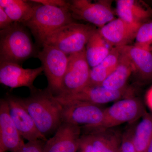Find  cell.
I'll return each mask as SVG.
<instances>
[{"instance_id":"obj_1","label":"cell","mask_w":152,"mask_h":152,"mask_svg":"<svg viewBox=\"0 0 152 152\" xmlns=\"http://www.w3.org/2000/svg\"><path fill=\"white\" fill-rule=\"evenodd\" d=\"M28 97L20 98L38 131L47 138L56 133L62 123L63 106L47 88L30 90Z\"/></svg>"},{"instance_id":"obj_2","label":"cell","mask_w":152,"mask_h":152,"mask_svg":"<svg viewBox=\"0 0 152 152\" xmlns=\"http://www.w3.org/2000/svg\"><path fill=\"white\" fill-rule=\"evenodd\" d=\"M38 52L23 24L14 22L0 31V62L20 65L31 57H37Z\"/></svg>"},{"instance_id":"obj_3","label":"cell","mask_w":152,"mask_h":152,"mask_svg":"<svg viewBox=\"0 0 152 152\" xmlns=\"http://www.w3.org/2000/svg\"><path fill=\"white\" fill-rule=\"evenodd\" d=\"M74 22L68 7L41 4L32 17L23 25L28 28L36 42L42 47L49 36L65 25Z\"/></svg>"},{"instance_id":"obj_4","label":"cell","mask_w":152,"mask_h":152,"mask_svg":"<svg viewBox=\"0 0 152 152\" xmlns=\"http://www.w3.org/2000/svg\"><path fill=\"white\" fill-rule=\"evenodd\" d=\"M96 29L89 24L72 22L52 33L44 45L56 48L66 55L77 53L86 49L88 41Z\"/></svg>"},{"instance_id":"obj_5","label":"cell","mask_w":152,"mask_h":152,"mask_svg":"<svg viewBox=\"0 0 152 152\" xmlns=\"http://www.w3.org/2000/svg\"><path fill=\"white\" fill-rule=\"evenodd\" d=\"M37 58L42 62L48 79V89L54 96L61 94L62 84L68 64V56L56 48L45 45Z\"/></svg>"},{"instance_id":"obj_6","label":"cell","mask_w":152,"mask_h":152,"mask_svg":"<svg viewBox=\"0 0 152 152\" xmlns=\"http://www.w3.org/2000/svg\"><path fill=\"white\" fill-rule=\"evenodd\" d=\"M68 2L74 19L89 22L99 28L115 19L112 1L99 0L93 2L90 0H72Z\"/></svg>"},{"instance_id":"obj_7","label":"cell","mask_w":152,"mask_h":152,"mask_svg":"<svg viewBox=\"0 0 152 152\" xmlns=\"http://www.w3.org/2000/svg\"><path fill=\"white\" fill-rule=\"evenodd\" d=\"M134 94V90L130 87L126 86L121 90L113 91L108 89L102 85H87L76 92L55 96V98L62 105L70 102H81L100 105L132 97Z\"/></svg>"},{"instance_id":"obj_8","label":"cell","mask_w":152,"mask_h":152,"mask_svg":"<svg viewBox=\"0 0 152 152\" xmlns=\"http://www.w3.org/2000/svg\"><path fill=\"white\" fill-rule=\"evenodd\" d=\"M143 104L138 99L126 98L117 101L113 104L104 109L103 121L100 126L87 129H111L126 123H132L146 113Z\"/></svg>"},{"instance_id":"obj_9","label":"cell","mask_w":152,"mask_h":152,"mask_svg":"<svg viewBox=\"0 0 152 152\" xmlns=\"http://www.w3.org/2000/svg\"><path fill=\"white\" fill-rule=\"evenodd\" d=\"M62 106V122L85 129H94L100 126L103 121L104 109L99 105L72 102Z\"/></svg>"},{"instance_id":"obj_10","label":"cell","mask_w":152,"mask_h":152,"mask_svg":"<svg viewBox=\"0 0 152 152\" xmlns=\"http://www.w3.org/2000/svg\"><path fill=\"white\" fill-rule=\"evenodd\" d=\"M86 55V49L68 56V64L62 84L61 94L76 92L88 85L91 69Z\"/></svg>"},{"instance_id":"obj_11","label":"cell","mask_w":152,"mask_h":152,"mask_svg":"<svg viewBox=\"0 0 152 152\" xmlns=\"http://www.w3.org/2000/svg\"><path fill=\"white\" fill-rule=\"evenodd\" d=\"M8 105L10 115L23 138L28 142L48 139L38 131L31 117L21 101L20 98L8 94L4 97Z\"/></svg>"},{"instance_id":"obj_12","label":"cell","mask_w":152,"mask_h":152,"mask_svg":"<svg viewBox=\"0 0 152 152\" xmlns=\"http://www.w3.org/2000/svg\"><path fill=\"white\" fill-rule=\"evenodd\" d=\"M43 72L42 66L24 69L18 64L0 62V83L12 89L26 87L31 90L35 88L33 85L35 80Z\"/></svg>"},{"instance_id":"obj_13","label":"cell","mask_w":152,"mask_h":152,"mask_svg":"<svg viewBox=\"0 0 152 152\" xmlns=\"http://www.w3.org/2000/svg\"><path fill=\"white\" fill-rule=\"evenodd\" d=\"M81 127L62 122L53 137L45 142L44 152H77L81 140Z\"/></svg>"},{"instance_id":"obj_14","label":"cell","mask_w":152,"mask_h":152,"mask_svg":"<svg viewBox=\"0 0 152 152\" xmlns=\"http://www.w3.org/2000/svg\"><path fill=\"white\" fill-rule=\"evenodd\" d=\"M23 138L10 115L7 102L4 98L1 99L0 152H17L25 145Z\"/></svg>"},{"instance_id":"obj_15","label":"cell","mask_w":152,"mask_h":152,"mask_svg":"<svg viewBox=\"0 0 152 152\" xmlns=\"http://www.w3.org/2000/svg\"><path fill=\"white\" fill-rule=\"evenodd\" d=\"M138 29L118 18L98 30L108 43L115 48L129 45L135 39Z\"/></svg>"},{"instance_id":"obj_16","label":"cell","mask_w":152,"mask_h":152,"mask_svg":"<svg viewBox=\"0 0 152 152\" xmlns=\"http://www.w3.org/2000/svg\"><path fill=\"white\" fill-rule=\"evenodd\" d=\"M116 13L127 23L139 28L152 16V10L141 1L118 0Z\"/></svg>"},{"instance_id":"obj_17","label":"cell","mask_w":152,"mask_h":152,"mask_svg":"<svg viewBox=\"0 0 152 152\" xmlns=\"http://www.w3.org/2000/svg\"><path fill=\"white\" fill-rule=\"evenodd\" d=\"M85 134L89 137L94 152H119L122 135L111 129H84Z\"/></svg>"},{"instance_id":"obj_18","label":"cell","mask_w":152,"mask_h":152,"mask_svg":"<svg viewBox=\"0 0 152 152\" xmlns=\"http://www.w3.org/2000/svg\"><path fill=\"white\" fill-rule=\"evenodd\" d=\"M134 66V72L144 80H152V51L134 45L119 47Z\"/></svg>"},{"instance_id":"obj_19","label":"cell","mask_w":152,"mask_h":152,"mask_svg":"<svg viewBox=\"0 0 152 152\" xmlns=\"http://www.w3.org/2000/svg\"><path fill=\"white\" fill-rule=\"evenodd\" d=\"M41 4L33 0H0V7L14 22L24 24L33 16Z\"/></svg>"},{"instance_id":"obj_20","label":"cell","mask_w":152,"mask_h":152,"mask_svg":"<svg viewBox=\"0 0 152 152\" xmlns=\"http://www.w3.org/2000/svg\"><path fill=\"white\" fill-rule=\"evenodd\" d=\"M101 34L99 30L93 33L86 47V55L90 66L93 68L108 56L113 48Z\"/></svg>"},{"instance_id":"obj_21","label":"cell","mask_w":152,"mask_h":152,"mask_svg":"<svg viewBox=\"0 0 152 152\" xmlns=\"http://www.w3.org/2000/svg\"><path fill=\"white\" fill-rule=\"evenodd\" d=\"M121 53L119 62L116 68L102 83V86L108 89L118 91L126 87L128 79L134 72L130 61L124 54Z\"/></svg>"},{"instance_id":"obj_22","label":"cell","mask_w":152,"mask_h":152,"mask_svg":"<svg viewBox=\"0 0 152 152\" xmlns=\"http://www.w3.org/2000/svg\"><path fill=\"white\" fill-rule=\"evenodd\" d=\"M121 56L119 47L113 48L108 56L102 61L91 70L88 85H102L103 82L116 68Z\"/></svg>"},{"instance_id":"obj_23","label":"cell","mask_w":152,"mask_h":152,"mask_svg":"<svg viewBox=\"0 0 152 152\" xmlns=\"http://www.w3.org/2000/svg\"><path fill=\"white\" fill-rule=\"evenodd\" d=\"M152 139V114L146 113L134 129L133 142L138 152H146Z\"/></svg>"},{"instance_id":"obj_24","label":"cell","mask_w":152,"mask_h":152,"mask_svg":"<svg viewBox=\"0 0 152 152\" xmlns=\"http://www.w3.org/2000/svg\"><path fill=\"white\" fill-rule=\"evenodd\" d=\"M134 45L152 51V20L142 25L136 33Z\"/></svg>"},{"instance_id":"obj_25","label":"cell","mask_w":152,"mask_h":152,"mask_svg":"<svg viewBox=\"0 0 152 152\" xmlns=\"http://www.w3.org/2000/svg\"><path fill=\"white\" fill-rule=\"evenodd\" d=\"M133 132L134 129L130 128L122 135L120 152H138L133 142Z\"/></svg>"},{"instance_id":"obj_26","label":"cell","mask_w":152,"mask_h":152,"mask_svg":"<svg viewBox=\"0 0 152 152\" xmlns=\"http://www.w3.org/2000/svg\"><path fill=\"white\" fill-rule=\"evenodd\" d=\"M45 142L42 140L28 142L16 152H44Z\"/></svg>"},{"instance_id":"obj_27","label":"cell","mask_w":152,"mask_h":152,"mask_svg":"<svg viewBox=\"0 0 152 152\" xmlns=\"http://www.w3.org/2000/svg\"><path fill=\"white\" fill-rule=\"evenodd\" d=\"M79 152H94L89 137L84 134L81 137Z\"/></svg>"},{"instance_id":"obj_28","label":"cell","mask_w":152,"mask_h":152,"mask_svg":"<svg viewBox=\"0 0 152 152\" xmlns=\"http://www.w3.org/2000/svg\"><path fill=\"white\" fill-rule=\"evenodd\" d=\"M34 1L44 5L58 7H68V1L64 0H33Z\"/></svg>"},{"instance_id":"obj_29","label":"cell","mask_w":152,"mask_h":152,"mask_svg":"<svg viewBox=\"0 0 152 152\" xmlns=\"http://www.w3.org/2000/svg\"><path fill=\"white\" fill-rule=\"evenodd\" d=\"M14 23L3 8L0 7V30L9 27Z\"/></svg>"},{"instance_id":"obj_30","label":"cell","mask_w":152,"mask_h":152,"mask_svg":"<svg viewBox=\"0 0 152 152\" xmlns=\"http://www.w3.org/2000/svg\"><path fill=\"white\" fill-rule=\"evenodd\" d=\"M145 101L147 105L152 111V86L147 91L145 96Z\"/></svg>"},{"instance_id":"obj_31","label":"cell","mask_w":152,"mask_h":152,"mask_svg":"<svg viewBox=\"0 0 152 152\" xmlns=\"http://www.w3.org/2000/svg\"><path fill=\"white\" fill-rule=\"evenodd\" d=\"M146 152H152V139L147 149Z\"/></svg>"},{"instance_id":"obj_32","label":"cell","mask_w":152,"mask_h":152,"mask_svg":"<svg viewBox=\"0 0 152 152\" xmlns=\"http://www.w3.org/2000/svg\"></svg>"},{"instance_id":"obj_33","label":"cell","mask_w":152,"mask_h":152,"mask_svg":"<svg viewBox=\"0 0 152 152\" xmlns=\"http://www.w3.org/2000/svg\"><path fill=\"white\" fill-rule=\"evenodd\" d=\"M119 152H120V151H119Z\"/></svg>"}]
</instances>
